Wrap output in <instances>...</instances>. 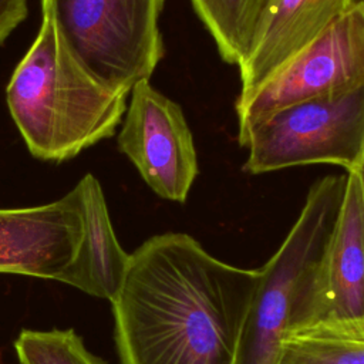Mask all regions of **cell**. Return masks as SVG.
<instances>
[{
	"mask_svg": "<svg viewBox=\"0 0 364 364\" xmlns=\"http://www.w3.org/2000/svg\"><path fill=\"white\" fill-rule=\"evenodd\" d=\"M259 277L186 233L149 237L111 301L121 364H237Z\"/></svg>",
	"mask_w": 364,
	"mask_h": 364,
	"instance_id": "cell-1",
	"label": "cell"
},
{
	"mask_svg": "<svg viewBox=\"0 0 364 364\" xmlns=\"http://www.w3.org/2000/svg\"><path fill=\"white\" fill-rule=\"evenodd\" d=\"M127 97L78 65L57 31L50 0H41L38 34L6 88L10 115L31 155L61 162L112 136Z\"/></svg>",
	"mask_w": 364,
	"mask_h": 364,
	"instance_id": "cell-2",
	"label": "cell"
},
{
	"mask_svg": "<svg viewBox=\"0 0 364 364\" xmlns=\"http://www.w3.org/2000/svg\"><path fill=\"white\" fill-rule=\"evenodd\" d=\"M346 188L347 172L318 179L282 246L259 269L237 364H273L280 341L307 324Z\"/></svg>",
	"mask_w": 364,
	"mask_h": 364,
	"instance_id": "cell-3",
	"label": "cell"
},
{
	"mask_svg": "<svg viewBox=\"0 0 364 364\" xmlns=\"http://www.w3.org/2000/svg\"><path fill=\"white\" fill-rule=\"evenodd\" d=\"M165 0H50L57 31L98 84L129 94L165 54L159 14Z\"/></svg>",
	"mask_w": 364,
	"mask_h": 364,
	"instance_id": "cell-4",
	"label": "cell"
},
{
	"mask_svg": "<svg viewBox=\"0 0 364 364\" xmlns=\"http://www.w3.org/2000/svg\"><path fill=\"white\" fill-rule=\"evenodd\" d=\"M237 139L249 152L243 165L249 173L313 164L354 172L364 156V87L284 107L255 122Z\"/></svg>",
	"mask_w": 364,
	"mask_h": 364,
	"instance_id": "cell-5",
	"label": "cell"
},
{
	"mask_svg": "<svg viewBox=\"0 0 364 364\" xmlns=\"http://www.w3.org/2000/svg\"><path fill=\"white\" fill-rule=\"evenodd\" d=\"M364 87V9L355 3L318 38L236 105L239 135L284 107Z\"/></svg>",
	"mask_w": 364,
	"mask_h": 364,
	"instance_id": "cell-6",
	"label": "cell"
},
{
	"mask_svg": "<svg viewBox=\"0 0 364 364\" xmlns=\"http://www.w3.org/2000/svg\"><path fill=\"white\" fill-rule=\"evenodd\" d=\"M129 94L118 148L158 196L182 203L198 175L196 151L185 115L149 80L136 82Z\"/></svg>",
	"mask_w": 364,
	"mask_h": 364,
	"instance_id": "cell-7",
	"label": "cell"
},
{
	"mask_svg": "<svg viewBox=\"0 0 364 364\" xmlns=\"http://www.w3.org/2000/svg\"><path fill=\"white\" fill-rule=\"evenodd\" d=\"M84 235L77 186L38 206L0 209V273L61 282Z\"/></svg>",
	"mask_w": 364,
	"mask_h": 364,
	"instance_id": "cell-8",
	"label": "cell"
},
{
	"mask_svg": "<svg viewBox=\"0 0 364 364\" xmlns=\"http://www.w3.org/2000/svg\"><path fill=\"white\" fill-rule=\"evenodd\" d=\"M318 323L364 327V208L355 172H347L344 202L304 327Z\"/></svg>",
	"mask_w": 364,
	"mask_h": 364,
	"instance_id": "cell-9",
	"label": "cell"
},
{
	"mask_svg": "<svg viewBox=\"0 0 364 364\" xmlns=\"http://www.w3.org/2000/svg\"><path fill=\"white\" fill-rule=\"evenodd\" d=\"M354 4L355 0H270L253 46L239 64L236 105L247 101Z\"/></svg>",
	"mask_w": 364,
	"mask_h": 364,
	"instance_id": "cell-10",
	"label": "cell"
},
{
	"mask_svg": "<svg viewBox=\"0 0 364 364\" xmlns=\"http://www.w3.org/2000/svg\"><path fill=\"white\" fill-rule=\"evenodd\" d=\"M75 186L81 199L84 235L61 283L112 301L122 284L129 255L115 236L98 179L87 173Z\"/></svg>",
	"mask_w": 364,
	"mask_h": 364,
	"instance_id": "cell-11",
	"label": "cell"
},
{
	"mask_svg": "<svg viewBox=\"0 0 364 364\" xmlns=\"http://www.w3.org/2000/svg\"><path fill=\"white\" fill-rule=\"evenodd\" d=\"M273 364H364V327L318 323L293 330Z\"/></svg>",
	"mask_w": 364,
	"mask_h": 364,
	"instance_id": "cell-12",
	"label": "cell"
},
{
	"mask_svg": "<svg viewBox=\"0 0 364 364\" xmlns=\"http://www.w3.org/2000/svg\"><path fill=\"white\" fill-rule=\"evenodd\" d=\"M220 57L239 64L249 54L270 0H191Z\"/></svg>",
	"mask_w": 364,
	"mask_h": 364,
	"instance_id": "cell-13",
	"label": "cell"
},
{
	"mask_svg": "<svg viewBox=\"0 0 364 364\" xmlns=\"http://www.w3.org/2000/svg\"><path fill=\"white\" fill-rule=\"evenodd\" d=\"M20 364H105L73 330H23L14 341Z\"/></svg>",
	"mask_w": 364,
	"mask_h": 364,
	"instance_id": "cell-14",
	"label": "cell"
},
{
	"mask_svg": "<svg viewBox=\"0 0 364 364\" xmlns=\"http://www.w3.org/2000/svg\"><path fill=\"white\" fill-rule=\"evenodd\" d=\"M27 0H0V44L26 18Z\"/></svg>",
	"mask_w": 364,
	"mask_h": 364,
	"instance_id": "cell-15",
	"label": "cell"
},
{
	"mask_svg": "<svg viewBox=\"0 0 364 364\" xmlns=\"http://www.w3.org/2000/svg\"><path fill=\"white\" fill-rule=\"evenodd\" d=\"M358 176V181H360V188H361V198H363V208H364V156H363V161L360 164V166L357 168V171H354Z\"/></svg>",
	"mask_w": 364,
	"mask_h": 364,
	"instance_id": "cell-16",
	"label": "cell"
},
{
	"mask_svg": "<svg viewBox=\"0 0 364 364\" xmlns=\"http://www.w3.org/2000/svg\"><path fill=\"white\" fill-rule=\"evenodd\" d=\"M355 3H358L364 9V0H355Z\"/></svg>",
	"mask_w": 364,
	"mask_h": 364,
	"instance_id": "cell-17",
	"label": "cell"
}]
</instances>
